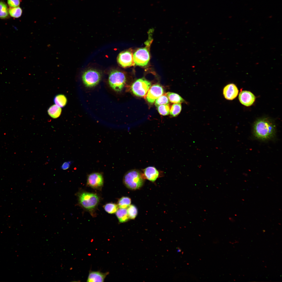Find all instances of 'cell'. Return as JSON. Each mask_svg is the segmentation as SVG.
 <instances>
[{
    "label": "cell",
    "mask_w": 282,
    "mask_h": 282,
    "mask_svg": "<svg viewBox=\"0 0 282 282\" xmlns=\"http://www.w3.org/2000/svg\"><path fill=\"white\" fill-rule=\"evenodd\" d=\"M276 132L275 126L273 122L267 118L257 120L254 124L253 133L257 138L267 140L273 138Z\"/></svg>",
    "instance_id": "obj_1"
},
{
    "label": "cell",
    "mask_w": 282,
    "mask_h": 282,
    "mask_svg": "<svg viewBox=\"0 0 282 282\" xmlns=\"http://www.w3.org/2000/svg\"><path fill=\"white\" fill-rule=\"evenodd\" d=\"M145 179L143 173L139 170L133 169L127 172L124 175L123 182L125 186L132 190L141 188L143 185Z\"/></svg>",
    "instance_id": "obj_2"
},
{
    "label": "cell",
    "mask_w": 282,
    "mask_h": 282,
    "mask_svg": "<svg viewBox=\"0 0 282 282\" xmlns=\"http://www.w3.org/2000/svg\"><path fill=\"white\" fill-rule=\"evenodd\" d=\"M77 195L79 204L92 215L100 201L98 195L94 193L84 191L78 192Z\"/></svg>",
    "instance_id": "obj_3"
},
{
    "label": "cell",
    "mask_w": 282,
    "mask_h": 282,
    "mask_svg": "<svg viewBox=\"0 0 282 282\" xmlns=\"http://www.w3.org/2000/svg\"><path fill=\"white\" fill-rule=\"evenodd\" d=\"M126 77L122 72L117 70L112 71L109 74V84L115 91H121L124 87L126 81Z\"/></svg>",
    "instance_id": "obj_4"
},
{
    "label": "cell",
    "mask_w": 282,
    "mask_h": 282,
    "mask_svg": "<svg viewBox=\"0 0 282 282\" xmlns=\"http://www.w3.org/2000/svg\"><path fill=\"white\" fill-rule=\"evenodd\" d=\"M150 82L144 78L138 79L132 84L131 90L136 96L142 97L145 95L151 86Z\"/></svg>",
    "instance_id": "obj_5"
},
{
    "label": "cell",
    "mask_w": 282,
    "mask_h": 282,
    "mask_svg": "<svg viewBox=\"0 0 282 282\" xmlns=\"http://www.w3.org/2000/svg\"><path fill=\"white\" fill-rule=\"evenodd\" d=\"M101 78L100 73L94 69H89L85 71L82 75L83 82L86 86L88 87L96 86L99 82Z\"/></svg>",
    "instance_id": "obj_6"
},
{
    "label": "cell",
    "mask_w": 282,
    "mask_h": 282,
    "mask_svg": "<svg viewBox=\"0 0 282 282\" xmlns=\"http://www.w3.org/2000/svg\"><path fill=\"white\" fill-rule=\"evenodd\" d=\"M133 57L136 65L142 66L146 65L150 59L148 48L146 47L138 49L133 54Z\"/></svg>",
    "instance_id": "obj_7"
},
{
    "label": "cell",
    "mask_w": 282,
    "mask_h": 282,
    "mask_svg": "<svg viewBox=\"0 0 282 282\" xmlns=\"http://www.w3.org/2000/svg\"><path fill=\"white\" fill-rule=\"evenodd\" d=\"M103 184V175L100 173H92L89 174L87 176V184L92 188L101 190Z\"/></svg>",
    "instance_id": "obj_8"
},
{
    "label": "cell",
    "mask_w": 282,
    "mask_h": 282,
    "mask_svg": "<svg viewBox=\"0 0 282 282\" xmlns=\"http://www.w3.org/2000/svg\"><path fill=\"white\" fill-rule=\"evenodd\" d=\"M117 60L119 64L124 68L131 67L135 64L133 60V54L130 50L121 52L118 56Z\"/></svg>",
    "instance_id": "obj_9"
},
{
    "label": "cell",
    "mask_w": 282,
    "mask_h": 282,
    "mask_svg": "<svg viewBox=\"0 0 282 282\" xmlns=\"http://www.w3.org/2000/svg\"><path fill=\"white\" fill-rule=\"evenodd\" d=\"M163 90L161 85L158 84H154L149 90L146 99L149 103L152 104L157 98L163 95Z\"/></svg>",
    "instance_id": "obj_10"
},
{
    "label": "cell",
    "mask_w": 282,
    "mask_h": 282,
    "mask_svg": "<svg viewBox=\"0 0 282 282\" xmlns=\"http://www.w3.org/2000/svg\"><path fill=\"white\" fill-rule=\"evenodd\" d=\"M240 102L244 105L248 107L251 105L255 102V97L251 92L247 91L241 92L239 95Z\"/></svg>",
    "instance_id": "obj_11"
},
{
    "label": "cell",
    "mask_w": 282,
    "mask_h": 282,
    "mask_svg": "<svg viewBox=\"0 0 282 282\" xmlns=\"http://www.w3.org/2000/svg\"><path fill=\"white\" fill-rule=\"evenodd\" d=\"M238 91L237 87L234 84H230L224 87L223 90V94L226 99L232 100L237 96Z\"/></svg>",
    "instance_id": "obj_12"
},
{
    "label": "cell",
    "mask_w": 282,
    "mask_h": 282,
    "mask_svg": "<svg viewBox=\"0 0 282 282\" xmlns=\"http://www.w3.org/2000/svg\"><path fill=\"white\" fill-rule=\"evenodd\" d=\"M142 171L145 178L152 182H155L160 175L159 171L153 166L148 167Z\"/></svg>",
    "instance_id": "obj_13"
},
{
    "label": "cell",
    "mask_w": 282,
    "mask_h": 282,
    "mask_svg": "<svg viewBox=\"0 0 282 282\" xmlns=\"http://www.w3.org/2000/svg\"><path fill=\"white\" fill-rule=\"evenodd\" d=\"M109 272L105 273L99 271H90L89 272L87 282H104Z\"/></svg>",
    "instance_id": "obj_14"
},
{
    "label": "cell",
    "mask_w": 282,
    "mask_h": 282,
    "mask_svg": "<svg viewBox=\"0 0 282 282\" xmlns=\"http://www.w3.org/2000/svg\"><path fill=\"white\" fill-rule=\"evenodd\" d=\"M62 111L61 108L54 104L51 105L48 108L47 112L48 115L51 118L56 119L60 116Z\"/></svg>",
    "instance_id": "obj_15"
},
{
    "label": "cell",
    "mask_w": 282,
    "mask_h": 282,
    "mask_svg": "<svg viewBox=\"0 0 282 282\" xmlns=\"http://www.w3.org/2000/svg\"><path fill=\"white\" fill-rule=\"evenodd\" d=\"M115 213L120 223L126 222L129 219L127 208H119Z\"/></svg>",
    "instance_id": "obj_16"
},
{
    "label": "cell",
    "mask_w": 282,
    "mask_h": 282,
    "mask_svg": "<svg viewBox=\"0 0 282 282\" xmlns=\"http://www.w3.org/2000/svg\"><path fill=\"white\" fill-rule=\"evenodd\" d=\"M53 101L55 104L62 108L64 107L67 102L66 96L63 94H58L54 97Z\"/></svg>",
    "instance_id": "obj_17"
},
{
    "label": "cell",
    "mask_w": 282,
    "mask_h": 282,
    "mask_svg": "<svg viewBox=\"0 0 282 282\" xmlns=\"http://www.w3.org/2000/svg\"><path fill=\"white\" fill-rule=\"evenodd\" d=\"M170 102L174 103H186V101L178 94L172 92H168L166 94Z\"/></svg>",
    "instance_id": "obj_18"
},
{
    "label": "cell",
    "mask_w": 282,
    "mask_h": 282,
    "mask_svg": "<svg viewBox=\"0 0 282 282\" xmlns=\"http://www.w3.org/2000/svg\"><path fill=\"white\" fill-rule=\"evenodd\" d=\"M9 17L8 8L6 4L2 1H0V18L5 19Z\"/></svg>",
    "instance_id": "obj_19"
},
{
    "label": "cell",
    "mask_w": 282,
    "mask_h": 282,
    "mask_svg": "<svg viewBox=\"0 0 282 282\" xmlns=\"http://www.w3.org/2000/svg\"><path fill=\"white\" fill-rule=\"evenodd\" d=\"M131 203V198L127 197L124 196L118 200L117 205L120 208H127Z\"/></svg>",
    "instance_id": "obj_20"
},
{
    "label": "cell",
    "mask_w": 282,
    "mask_h": 282,
    "mask_svg": "<svg viewBox=\"0 0 282 282\" xmlns=\"http://www.w3.org/2000/svg\"><path fill=\"white\" fill-rule=\"evenodd\" d=\"M105 211L110 214L115 213L119 208L117 204L112 203H107L103 206Z\"/></svg>",
    "instance_id": "obj_21"
},
{
    "label": "cell",
    "mask_w": 282,
    "mask_h": 282,
    "mask_svg": "<svg viewBox=\"0 0 282 282\" xmlns=\"http://www.w3.org/2000/svg\"><path fill=\"white\" fill-rule=\"evenodd\" d=\"M9 15L12 17L18 18L20 17L22 13V10L19 6L15 7H10L8 9Z\"/></svg>",
    "instance_id": "obj_22"
},
{
    "label": "cell",
    "mask_w": 282,
    "mask_h": 282,
    "mask_svg": "<svg viewBox=\"0 0 282 282\" xmlns=\"http://www.w3.org/2000/svg\"><path fill=\"white\" fill-rule=\"evenodd\" d=\"M182 107L181 103H176L173 104L170 110V115L172 117H175L180 113Z\"/></svg>",
    "instance_id": "obj_23"
},
{
    "label": "cell",
    "mask_w": 282,
    "mask_h": 282,
    "mask_svg": "<svg viewBox=\"0 0 282 282\" xmlns=\"http://www.w3.org/2000/svg\"><path fill=\"white\" fill-rule=\"evenodd\" d=\"M127 210L129 219H135L138 214V210L137 207L134 205L131 204L127 208Z\"/></svg>",
    "instance_id": "obj_24"
},
{
    "label": "cell",
    "mask_w": 282,
    "mask_h": 282,
    "mask_svg": "<svg viewBox=\"0 0 282 282\" xmlns=\"http://www.w3.org/2000/svg\"><path fill=\"white\" fill-rule=\"evenodd\" d=\"M157 108L159 113L162 115H168L170 113V107L168 104L161 105L158 106Z\"/></svg>",
    "instance_id": "obj_25"
},
{
    "label": "cell",
    "mask_w": 282,
    "mask_h": 282,
    "mask_svg": "<svg viewBox=\"0 0 282 282\" xmlns=\"http://www.w3.org/2000/svg\"><path fill=\"white\" fill-rule=\"evenodd\" d=\"M169 99L165 95H161L158 97L156 99L155 105L156 107L162 105L168 104L169 103Z\"/></svg>",
    "instance_id": "obj_26"
},
{
    "label": "cell",
    "mask_w": 282,
    "mask_h": 282,
    "mask_svg": "<svg viewBox=\"0 0 282 282\" xmlns=\"http://www.w3.org/2000/svg\"><path fill=\"white\" fill-rule=\"evenodd\" d=\"M20 0H7V3L10 7H19L20 4Z\"/></svg>",
    "instance_id": "obj_27"
},
{
    "label": "cell",
    "mask_w": 282,
    "mask_h": 282,
    "mask_svg": "<svg viewBox=\"0 0 282 282\" xmlns=\"http://www.w3.org/2000/svg\"><path fill=\"white\" fill-rule=\"evenodd\" d=\"M72 163L71 161H66L64 162L61 167V168L63 170L67 169L69 168Z\"/></svg>",
    "instance_id": "obj_28"
}]
</instances>
